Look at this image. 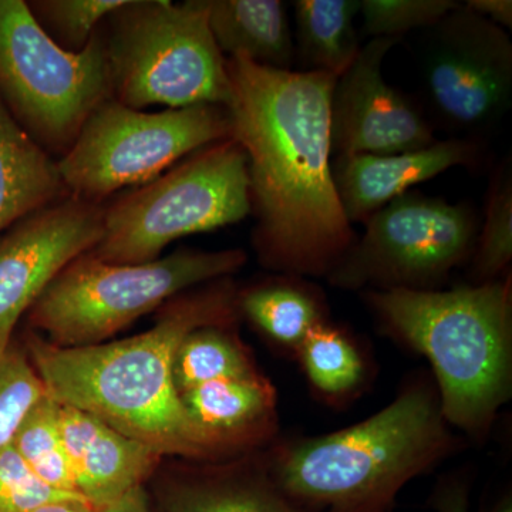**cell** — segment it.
Listing matches in <instances>:
<instances>
[{
	"instance_id": "d4e9b609",
	"label": "cell",
	"mask_w": 512,
	"mask_h": 512,
	"mask_svg": "<svg viewBox=\"0 0 512 512\" xmlns=\"http://www.w3.org/2000/svg\"><path fill=\"white\" fill-rule=\"evenodd\" d=\"M296 355L309 382L326 397L346 396L365 375L362 357L352 340L328 322L306 336Z\"/></svg>"
},
{
	"instance_id": "5bb4252c",
	"label": "cell",
	"mask_w": 512,
	"mask_h": 512,
	"mask_svg": "<svg viewBox=\"0 0 512 512\" xmlns=\"http://www.w3.org/2000/svg\"><path fill=\"white\" fill-rule=\"evenodd\" d=\"M483 146L463 138L437 140L407 153L356 154L332 160L333 183L350 224L367 218L413 187L454 167H476Z\"/></svg>"
},
{
	"instance_id": "5b68a950",
	"label": "cell",
	"mask_w": 512,
	"mask_h": 512,
	"mask_svg": "<svg viewBox=\"0 0 512 512\" xmlns=\"http://www.w3.org/2000/svg\"><path fill=\"white\" fill-rule=\"evenodd\" d=\"M107 19L114 100L136 110L227 106V57L212 37L205 0H126Z\"/></svg>"
},
{
	"instance_id": "603a6c76",
	"label": "cell",
	"mask_w": 512,
	"mask_h": 512,
	"mask_svg": "<svg viewBox=\"0 0 512 512\" xmlns=\"http://www.w3.org/2000/svg\"><path fill=\"white\" fill-rule=\"evenodd\" d=\"M474 284L497 281L512 261V165L510 158L491 175L484 222L471 255Z\"/></svg>"
},
{
	"instance_id": "8992f818",
	"label": "cell",
	"mask_w": 512,
	"mask_h": 512,
	"mask_svg": "<svg viewBox=\"0 0 512 512\" xmlns=\"http://www.w3.org/2000/svg\"><path fill=\"white\" fill-rule=\"evenodd\" d=\"M247 259L242 249H183L146 264H109L87 252L50 282L30 323L57 348L100 345L181 292L235 274Z\"/></svg>"
},
{
	"instance_id": "4fadbf2b",
	"label": "cell",
	"mask_w": 512,
	"mask_h": 512,
	"mask_svg": "<svg viewBox=\"0 0 512 512\" xmlns=\"http://www.w3.org/2000/svg\"><path fill=\"white\" fill-rule=\"evenodd\" d=\"M399 42L369 40L336 79L330 99L332 157L386 156L436 143L433 124L423 111L384 79V59Z\"/></svg>"
},
{
	"instance_id": "f1b7e54d",
	"label": "cell",
	"mask_w": 512,
	"mask_h": 512,
	"mask_svg": "<svg viewBox=\"0 0 512 512\" xmlns=\"http://www.w3.org/2000/svg\"><path fill=\"white\" fill-rule=\"evenodd\" d=\"M72 498L83 497L56 490L40 480L13 444L0 448V512H30Z\"/></svg>"
},
{
	"instance_id": "6da1fadb",
	"label": "cell",
	"mask_w": 512,
	"mask_h": 512,
	"mask_svg": "<svg viewBox=\"0 0 512 512\" xmlns=\"http://www.w3.org/2000/svg\"><path fill=\"white\" fill-rule=\"evenodd\" d=\"M231 137L248 158L252 241L279 275L328 278L357 235L332 175L330 99L338 77L228 57Z\"/></svg>"
},
{
	"instance_id": "7402d4cb",
	"label": "cell",
	"mask_w": 512,
	"mask_h": 512,
	"mask_svg": "<svg viewBox=\"0 0 512 512\" xmlns=\"http://www.w3.org/2000/svg\"><path fill=\"white\" fill-rule=\"evenodd\" d=\"M211 325L192 330L175 352L173 376L178 393L215 380L255 375L256 369L244 345L225 330Z\"/></svg>"
},
{
	"instance_id": "83f0119b",
	"label": "cell",
	"mask_w": 512,
	"mask_h": 512,
	"mask_svg": "<svg viewBox=\"0 0 512 512\" xmlns=\"http://www.w3.org/2000/svg\"><path fill=\"white\" fill-rule=\"evenodd\" d=\"M456 0H360L365 35L402 40L413 30L429 29L460 6Z\"/></svg>"
},
{
	"instance_id": "ffe728a7",
	"label": "cell",
	"mask_w": 512,
	"mask_h": 512,
	"mask_svg": "<svg viewBox=\"0 0 512 512\" xmlns=\"http://www.w3.org/2000/svg\"><path fill=\"white\" fill-rule=\"evenodd\" d=\"M238 311L269 339L295 353L306 336L326 322L323 296L299 276L278 274L238 293Z\"/></svg>"
},
{
	"instance_id": "1f68e13d",
	"label": "cell",
	"mask_w": 512,
	"mask_h": 512,
	"mask_svg": "<svg viewBox=\"0 0 512 512\" xmlns=\"http://www.w3.org/2000/svg\"><path fill=\"white\" fill-rule=\"evenodd\" d=\"M99 512H153V510H151L146 491L143 487H138Z\"/></svg>"
},
{
	"instance_id": "e0dca14e",
	"label": "cell",
	"mask_w": 512,
	"mask_h": 512,
	"mask_svg": "<svg viewBox=\"0 0 512 512\" xmlns=\"http://www.w3.org/2000/svg\"><path fill=\"white\" fill-rule=\"evenodd\" d=\"M208 25L222 55L293 70L295 43L281 0H205Z\"/></svg>"
},
{
	"instance_id": "4316f807",
	"label": "cell",
	"mask_w": 512,
	"mask_h": 512,
	"mask_svg": "<svg viewBox=\"0 0 512 512\" xmlns=\"http://www.w3.org/2000/svg\"><path fill=\"white\" fill-rule=\"evenodd\" d=\"M30 360L12 346L0 355V448L9 446L30 410L46 396Z\"/></svg>"
},
{
	"instance_id": "3957f363",
	"label": "cell",
	"mask_w": 512,
	"mask_h": 512,
	"mask_svg": "<svg viewBox=\"0 0 512 512\" xmlns=\"http://www.w3.org/2000/svg\"><path fill=\"white\" fill-rule=\"evenodd\" d=\"M430 383H412L383 410L335 433L276 444L268 470L308 512H392L397 495L457 448Z\"/></svg>"
},
{
	"instance_id": "30bf717a",
	"label": "cell",
	"mask_w": 512,
	"mask_h": 512,
	"mask_svg": "<svg viewBox=\"0 0 512 512\" xmlns=\"http://www.w3.org/2000/svg\"><path fill=\"white\" fill-rule=\"evenodd\" d=\"M328 282L345 291H436L476 247L480 221L470 202L409 191L367 218Z\"/></svg>"
},
{
	"instance_id": "8fae6325",
	"label": "cell",
	"mask_w": 512,
	"mask_h": 512,
	"mask_svg": "<svg viewBox=\"0 0 512 512\" xmlns=\"http://www.w3.org/2000/svg\"><path fill=\"white\" fill-rule=\"evenodd\" d=\"M419 72L431 113L453 138L483 146L511 110L510 36L464 2L426 29Z\"/></svg>"
},
{
	"instance_id": "7c38bea8",
	"label": "cell",
	"mask_w": 512,
	"mask_h": 512,
	"mask_svg": "<svg viewBox=\"0 0 512 512\" xmlns=\"http://www.w3.org/2000/svg\"><path fill=\"white\" fill-rule=\"evenodd\" d=\"M101 205L66 197L16 222L0 238V355L13 330L70 262L103 235Z\"/></svg>"
},
{
	"instance_id": "484cf974",
	"label": "cell",
	"mask_w": 512,
	"mask_h": 512,
	"mask_svg": "<svg viewBox=\"0 0 512 512\" xmlns=\"http://www.w3.org/2000/svg\"><path fill=\"white\" fill-rule=\"evenodd\" d=\"M124 3L126 0H37L28 5L40 28L56 45L79 53L97 32L101 20Z\"/></svg>"
},
{
	"instance_id": "9a60e30c",
	"label": "cell",
	"mask_w": 512,
	"mask_h": 512,
	"mask_svg": "<svg viewBox=\"0 0 512 512\" xmlns=\"http://www.w3.org/2000/svg\"><path fill=\"white\" fill-rule=\"evenodd\" d=\"M60 431L76 485L96 510L143 487L160 461L153 448L124 436L103 421L60 404Z\"/></svg>"
},
{
	"instance_id": "277c9868",
	"label": "cell",
	"mask_w": 512,
	"mask_h": 512,
	"mask_svg": "<svg viewBox=\"0 0 512 512\" xmlns=\"http://www.w3.org/2000/svg\"><path fill=\"white\" fill-rule=\"evenodd\" d=\"M386 335L429 360L448 426L481 439L512 392L511 274L436 291H366Z\"/></svg>"
},
{
	"instance_id": "ba28073f",
	"label": "cell",
	"mask_w": 512,
	"mask_h": 512,
	"mask_svg": "<svg viewBox=\"0 0 512 512\" xmlns=\"http://www.w3.org/2000/svg\"><path fill=\"white\" fill-rule=\"evenodd\" d=\"M0 99L47 154L64 156L93 111L113 99L106 45H56L22 0H0Z\"/></svg>"
},
{
	"instance_id": "d6986e66",
	"label": "cell",
	"mask_w": 512,
	"mask_h": 512,
	"mask_svg": "<svg viewBox=\"0 0 512 512\" xmlns=\"http://www.w3.org/2000/svg\"><path fill=\"white\" fill-rule=\"evenodd\" d=\"M292 6L298 72L339 77L362 47L355 28L360 0H296Z\"/></svg>"
},
{
	"instance_id": "d6a6232c",
	"label": "cell",
	"mask_w": 512,
	"mask_h": 512,
	"mask_svg": "<svg viewBox=\"0 0 512 512\" xmlns=\"http://www.w3.org/2000/svg\"><path fill=\"white\" fill-rule=\"evenodd\" d=\"M30 512H99L83 498H72V500L56 501L42 505Z\"/></svg>"
},
{
	"instance_id": "cb8c5ba5",
	"label": "cell",
	"mask_w": 512,
	"mask_h": 512,
	"mask_svg": "<svg viewBox=\"0 0 512 512\" xmlns=\"http://www.w3.org/2000/svg\"><path fill=\"white\" fill-rule=\"evenodd\" d=\"M12 444L40 480L56 490L77 494L60 431V404L49 394L30 410Z\"/></svg>"
},
{
	"instance_id": "9c48e42d",
	"label": "cell",
	"mask_w": 512,
	"mask_h": 512,
	"mask_svg": "<svg viewBox=\"0 0 512 512\" xmlns=\"http://www.w3.org/2000/svg\"><path fill=\"white\" fill-rule=\"evenodd\" d=\"M229 137L224 106L146 113L111 99L93 111L56 161L57 171L70 197L101 205L114 192L150 183L195 151Z\"/></svg>"
},
{
	"instance_id": "f546056e",
	"label": "cell",
	"mask_w": 512,
	"mask_h": 512,
	"mask_svg": "<svg viewBox=\"0 0 512 512\" xmlns=\"http://www.w3.org/2000/svg\"><path fill=\"white\" fill-rule=\"evenodd\" d=\"M429 504L436 512H470V484L458 476L440 478L430 495ZM487 512H512L511 497L503 498Z\"/></svg>"
},
{
	"instance_id": "4dcf8cb0",
	"label": "cell",
	"mask_w": 512,
	"mask_h": 512,
	"mask_svg": "<svg viewBox=\"0 0 512 512\" xmlns=\"http://www.w3.org/2000/svg\"><path fill=\"white\" fill-rule=\"evenodd\" d=\"M464 5L500 28H512L511 0H467Z\"/></svg>"
},
{
	"instance_id": "52a82bcc",
	"label": "cell",
	"mask_w": 512,
	"mask_h": 512,
	"mask_svg": "<svg viewBox=\"0 0 512 512\" xmlns=\"http://www.w3.org/2000/svg\"><path fill=\"white\" fill-rule=\"evenodd\" d=\"M249 214L247 154L229 137L111 202L89 254L109 264H146L175 239L237 224Z\"/></svg>"
},
{
	"instance_id": "ac0fdd59",
	"label": "cell",
	"mask_w": 512,
	"mask_h": 512,
	"mask_svg": "<svg viewBox=\"0 0 512 512\" xmlns=\"http://www.w3.org/2000/svg\"><path fill=\"white\" fill-rule=\"evenodd\" d=\"M66 195L56 161L0 99V231Z\"/></svg>"
},
{
	"instance_id": "2e32d148",
	"label": "cell",
	"mask_w": 512,
	"mask_h": 512,
	"mask_svg": "<svg viewBox=\"0 0 512 512\" xmlns=\"http://www.w3.org/2000/svg\"><path fill=\"white\" fill-rule=\"evenodd\" d=\"M194 423L222 450L265 440L276 430V392L264 376L215 380L181 394Z\"/></svg>"
},
{
	"instance_id": "44dd1931",
	"label": "cell",
	"mask_w": 512,
	"mask_h": 512,
	"mask_svg": "<svg viewBox=\"0 0 512 512\" xmlns=\"http://www.w3.org/2000/svg\"><path fill=\"white\" fill-rule=\"evenodd\" d=\"M165 512H308L289 500L268 466L256 473L225 471L168 488Z\"/></svg>"
},
{
	"instance_id": "7a4b0ae2",
	"label": "cell",
	"mask_w": 512,
	"mask_h": 512,
	"mask_svg": "<svg viewBox=\"0 0 512 512\" xmlns=\"http://www.w3.org/2000/svg\"><path fill=\"white\" fill-rule=\"evenodd\" d=\"M238 292L228 278L178 298L153 329L119 342L57 348L29 342L30 363L47 394L96 417L161 457L205 458L221 451L194 423L175 387V352L192 330L232 325Z\"/></svg>"
}]
</instances>
